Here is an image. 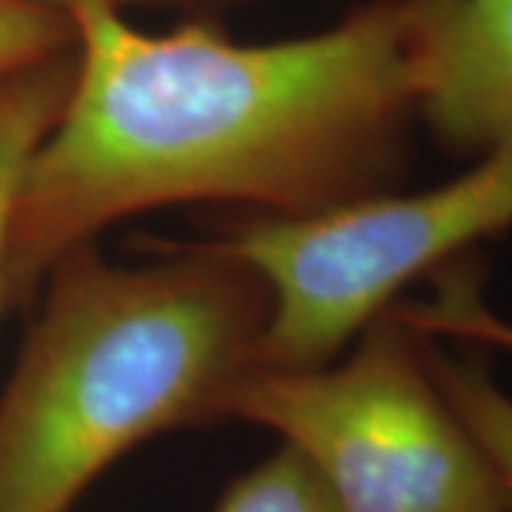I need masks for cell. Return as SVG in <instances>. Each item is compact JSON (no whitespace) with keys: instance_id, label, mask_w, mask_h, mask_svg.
<instances>
[{"instance_id":"obj_10","label":"cell","mask_w":512,"mask_h":512,"mask_svg":"<svg viewBox=\"0 0 512 512\" xmlns=\"http://www.w3.org/2000/svg\"><path fill=\"white\" fill-rule=\"evenodd\" d=\"M74 49L69 12L40 0H0V77Z\"/></svg>"},{"instance_id":"obj_11","label":"cell","mask_w":512,"mask_h":512,"mask_svg":"<svg viewBox=\"0 0 512 512\" xmlns=\"http://www.w3.org/2000/svg\"><path fill=\"white\" fill-rule=\"evenodd\" d=\"M40 3H49L55 9H63L69 12L80 3H100V6H109V9H123V6H222V3H242V0H40Z\"/></svg>"},{"instance_id":"obj_6","label":"cell","mask_w":512,"mask_h":512,"mask_svg":"<svg viewBox=\"0 0 512 512\" xmlns=\"http://www.w3.org/2000/svg\"><path fill=\"white\" fill-rule=\"evenodd\" d=\"M74 83V49L0 77V311L3 265L20 183L35 148L52 131Z\"/></svg>"},{"instance_id":"obj_4","label":"cell","mask_w":512,"mask_h":512,"mask_svg":"<svg viewBox=\"0 0 512 512\" xmlns=\"http://www.w3.org/2000/svg\"><path fill=\"white\" fill-rule=\"evenodd\" d=\"M510 225L512 134L436 188L379 191L305 217H262L205 242L268 285L259 367H319L387 311L404 285Z\"/></svg>"},{"instance_id":"obj_8","label":"cell","mask_w":512,"mask_h":512,"mask_svg":"<svg viewBox=\"0 0 512 512\" xmlns=\"http://www.w3.org/2000/svg\"><path fill=\"white\" fill-rule=\"evenodd\" d=\"M464 256L441 271V285L430 302L419 305H393L404 322L421 330L424 336H456L473 345L512 350V322L495 316L478 288V274L461 265Z\"/></svg>"},{"instance_id":"obj_5","label":"cell","mask_w":512,"mask_h":512,"mask_svg":"<svg viewBox=\"0 0 512 512\" xmlns=\"http://www.w3.org/2000/svg\"><path fill=\"white\" fill-rule=\"evenodd\" d=\"M419 120L453 154L512 134V0H413Z\"/></svg>"},{"instance_id":"obj_1","label":"cell","mask_w":512,"mask_h":512,"mask_svg":"<svg viewBox=\"0 0 512 512\" xmlns=\"http://www.w3.org/2000/svg\"><path fill=\"white\" fill-rule=\"evenodd\" d=\"M69 15L72 92L20 183L3 311L140 211L245 202L305 217L402 180L419 120L413 0L259 46L205 23L151 35L100 3Z\"/></svg>"},{"instance_id":"obj_2","label":"cell","mask_w":512,"mask_h":512,"mask_svg":"<svg viewBox=\"0 0 512 512\" xmlns=\"http://www.w3.org/2000/svg\"><path fill=\"white\" fill-rule=\"evenodd\" d=\"M111 265L80 245L0 396V512H69L100 473L157 433L228 419L259 367L271 293L208 242Z\"/></svg>"},{"instance_id":"obj_3","label":"cell","mask_w":512,"mask_h":512,"mask_svg":"<svg viewBox=\"0 0 512 512\" xmlns=\"http://www.w3.org/2000/svg\"><path fill=\"white\" fill-rule=\"evenodd\" d=\"M228 419L274 430L339 512H507L498 476L427 365V336L390 305L348 359L254 367Z\"/></svg>"},{"instance_id":"obj_9","label":"cell","mask_w":512,"mask_h":512,"mask_svg":"<svg viewBox=\"0 0 512 512\" xmlns=\"http://www.w3.org/2000/svg\"><path fill=\"white\" fill-rule=\"evenodd\" d=\"M217 512H339L311 467L293 450L276 456L237 478L222 495Z\"/></svg>"},{"instance_id":"obj_7","label":"cell","mask_w":512,"mask_h":512,"mask_svg":"<svg viewBox=\"0 0 512 512\" xmlns=\"http://www.w3.org/2000/svg\"><path fill=\"white\" fill-rule=\"evenodd\" d=\"M427 365L444 399L484 450L504 490L507 512H512V396L498 387L490 370L478 359L447 356L430 345V336Z\"/></svg>"}]
</instances>
